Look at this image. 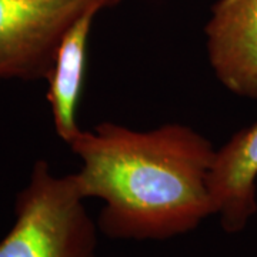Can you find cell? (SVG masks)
I'll use <instances>...</instances> for the list:
<instances>
[{
    "instance_id": "obj_4",
    "label": "cell",
    "mask_w": 257,
    "mask_h": 257,
    "mask_svg": "<svg viewBox=\"0 0 257 257\" xmlns=\"http://www.w3.org/2000/svg\"><path fill=\"white\" fill-rule=\"evenodd\" d=\"M204 39L209 66L221 86L257 100V0H217Z\"/></svg>"
},
{
    "instance_id": "obj_3",
    "label": "cell",
    "mask_w": 257,
    "mask_h": 257,
    "mask_svg": "<svg viewBox=\"0 0 257 257\" xmlns=\"http://www.w3.org/2000/svg\"><path fill=\"white\" fill-rule=\"evenodd\" d=\"M123 0H0V80H49L76 20Z\"/></svg>"
},
{
    "instance_id": "obj_1",
    "label": "cell",
    "mask_w": 257,
    "mask_h": 257,
    "mask_svg": "<svg viewBox=\"0 0 257 257\" xmlns=\"http://www.w3.org/2000/svg\"><path fill=\"white\" fill-rule=\"evenodd\" d=\"M84 199L103 202L97 227L116 240H166L213 216L209 175L217 149L182 123L135 130L104 121L69 145Z\"/></svg>"
},
{
    "instance_id": "obj_2",
    "label": "cell",
    "mask_w": 257,
    "mask_h": 257,
    "mask_svg": "<svg viewBox=\"0 0 257 257\" xmlns=\"http://www.w3.org/2000/svg\"><path fill=\"white\" fill-rule=\"evenodd\" d=\"M74 173L53 175L46 160L33 165L15 202L16 220L0 240V257H96L97 223L84 207Z\"/></svg>"
},
{
    "instance_id": "obj_5",
    "label": "cell",
    "mask_w": 257,
    "mask_h": 257,
    "mask_svg": "<svg viewBox=\"0 0 257 257\" xmlns=\"http://www.w3.org/2000/svg\"><path fill=\"white\" fill-rule=\"evenodd\" d=\"M209 189L223 230L236 234L246 229L257 213V121L217 149Z\"/></svg>"
},
{
    "instance_id": "obj_6",
    "label": "cell",
    "mask_w": 257,
    "mask_h": 257,
    "mask_svg": "<svg viewBox=\"0 0 257 257\" xmlns=\"http://www.w3.org/2000/svg\"><path fill=\"white\" fill-rule=\"evenodd\" d=\"M99 10H90L67 30L56 55L49 77L47 101L52 109L57 136L69 146L82 132L76 120V109L83 92L87 43Z\"/></svg>"
}]
</instances>
